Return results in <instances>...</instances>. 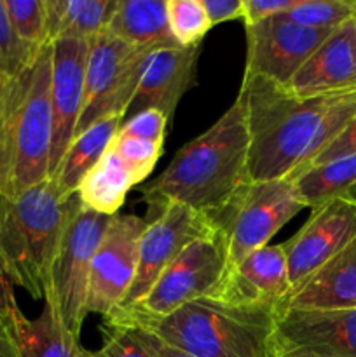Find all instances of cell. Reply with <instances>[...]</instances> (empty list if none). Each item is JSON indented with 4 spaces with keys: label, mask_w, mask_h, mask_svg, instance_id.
<instances>
[{
    "label": "cell",
    "mask_w": 356,
    "mask_h": 357,
    "mask_svg": "<svg viewBox=\"0 0 356 357\" xmlns=\"http://www.w3.org/2000/svg\"><path fill=\"white\" fill-rule=\"evenodd\" d=\"M250 181L285 180L309 166L356 117V91L299 98L262 77H243Z\"/></svg>",
    "instance_id": "6da1fadb"
},
{
    "label": "cell",
    "mask_w": 356,
    "mask_h": 357,
    "mask_svg": "<svg viewBox=\"0 0 356 357\" xmlns=\"http://www.w3.org/2000/svg\"><path fill=\"white\" fill-rule=\"evenodd\" d=\"M248 146L244 108L236 98L212 128L178 150L159 176L138 185L149 215H156L168 202H180L206 215L215 213L250 181Z\"/></svg>",
    "instance_id": "7a4b0ae2"
},
{
    "label": "cell",
    "mask_w": 356,
    "mask_h": 357,
    "mask_svg": "<svg viewBox=\"0 0 356 357\" xmlns=\"http://www.w3.org/2000/svg\"><path fill=\"white\" fill-rule=\"evenodd\" d=\"M52 42L0 79V197L49 180L52 145Z\"/></svg>",
    "instance_id": "3957f363"
},
{
    "label": "cell",
    "mask_w": 356,
    "mask_h": 357,
    "mask_svg": "<svg viewBox=\"0 0 356 357\" xmlns=\"http://www.w3.org/2000/svg\"><path fill=\"white\" fill-rule=\"evenodd\" d=\"M103 321L142 328L194 357H274L272 309H248L201 296L163 317L114 312Z\"/></svg>",
    "instance_id": "277c9868"
},
{
    "label": "cell",
    "mask_w": 356,
    "mask_h": 357,
    "mask_svg": "<svg viewBox=\"0 0 356 357\" xmlns=\"http://www.w3.org/2000/svg\"><path fill=\"white\" fill-rule=\"evenodd\" d=\"M79 199L59 197L45 180L0 206V272L34 300H45L52 261Z\"/></svg>",
    "instance_id": "5b68a950"
},
{
    "label": "cell",
    "mask_w": 356,
    "mask_h": 357,
    "mask_svg": "<svg viewBox=\"0 0 356 357\" xmlns=\"http://www.w3.org/2000/svg\"><path fill=\"white\" fill-rule=\"evenodd\" d=\"M304 209L290 178L248 181L209 215L225 248V271L267 246L271 237Z\"/></svg>",
    "instance_id": "8992f818"
},
{
    "label": "cell",
    "mask_w": 356,
    "mask_h": 357,
    "mask_svg": "<svg viewBox=\"0 0 356 357\" xmlns=\"http://www.w3.org/2000/svg\"><path fill=\"white\" fill-rule=\"evenodd\" d=\"M150 52L152 49L133 47L107 30L89 40L86 93L75 136L107 115L126 117Z\"/></svg>",
    "instance_id": "52a82bcc"
},
{
    "label": "cell",
    "mask_w": 356,
    "mask_h": 357,
    "mask_svg": "<svg viewBox=\"0 0 356 357\" xmlns=\"http://www.w3.org/2000/svg\"><path fill=\"white\" fill-rule=\"evenodd\" d=\"M110 220L112 216L100 215L79 204L66 223L52 261L49 291L44 302L51 303L66 330L75 338L80 337L87 316L91 261Z\"/></svg>",
    "instance_id": "ba28073f"
},
{
    "label": "cell",
    "mask_w": 356,
    "mask_h": 357,
    "mask_svg": "<svg viewBox=\"0 0 356 357\" xmlns=\"http://www.w3.org/2000/svg\"><path fill=\"white\" fill-rule=\"evenodd\" d=\"M149 216L150 223L140 239L135 279L117 310H128L136 305L188 244L216 236L215 223L209 215L180 202H168L156 215Z\"/></svg>",
    "instance_id": "9c48e42d"
},
{
    "label": "cell",
    "mask_w": 356,
    "mask_h": 357,
    "mask_svg": "<svg viewBox=\"0 0 356 357\" xmlns=\"http://www.w3.org/2000/svg\"><path fill=\"white\" fill-rule=\"evenodd\" d=\"M225 264V248L218 234L209 239L195 241L168 265L136 305L115 312L143 317L168 316L192 300L208 296L222 279Z\"/></svg>",
    "instance_id": "30bf717a"
},
{
    "label": "cell",
    "mask_w": 356,
    "mask_h": 357,
    "mask_svg": "<svg viewBox=\"0 0 356 357\" xmlns=\"http://www.w3.org/2000/svg\"><path fill=\"white\" fill-rule=\"evenodd\" d=\"M150 216H112L91 261L86 314L110 316L124 302L133 284L138 248Z\"/></svg>",
    "instance_id": "8fae6325"
},
{
    "label": "cell",
    "mask_w": 356,
    "mask_h": 357,
    "mask_svg": "<svg viewBox=\"0 0 356 357\" xmlns=\"http://www.w3.org/2000/svg\"><path fill=\"white\" fill-rule=\"evenodd\" d=\"M244 28L246 63L243 77H262L285 87L332 31L300 26L283 14Z\"/></svg>",
    "instance_id": "7c38bea8"
},
{
    "label": "cell",
    "mask_w": 356,
    "mask_h": 357,
    "mask_svg": "<svg viewBox=\"0 0 356 357\" xmlns=\"http://www.w3.org/2000/svg\"><path fill=\"white\" fill-rule=\"evenodd\" d=\"M356 239V199H339L311 209L302 229L281 243L290 293ZM288 293V295H290Z\"/></svg>",
    "instance_id": "4fadbf2b"
},
{
    "label": "cell",
    "mask_w": 356,
    "mask_h": 357,
    "mask_svg": "<svg viewBox=\"0 0 356 357\" xmlns=\"http://www.w3.org/2000/svg\"><path fill=\"white\" fill-rule=\"evenodd\" d=\"M89 42L58 38L52 42V145L49 160V180L58 169L59 160L75 138L77 122L84 107L86 63Z\"/></svg>",
    "instance_id": "5bb4252c"
},
{
    "label": "cell",
    "mask_w": 356,
    "mask_h": 357,
    "mask_svg": "<svg viewBox=\"0 0 356 357\" xmlns=\"http://www.w3.org/2000/svg\"><path fill=\"white\" fill-rule=\"evenodd\" d=\"M274 351L356 357V309L286 310L276 316Z\"/></svg>",
    "instance_id": "9a60e30c"
},
{
    "label": "cell",
    "mask_w": 356,
    "mask_h": 357,
    "mask_svg": "<svg viewBox=\"0 0 356 357\" xmlns=\"http://www.w3.org/2000/svg\"><path fill=\"white\" fill-rule=\"evenodd\" d=\"M288 293L285 251L281 244H267L227 268L208 296L229 305L276 310Z\"/></svg>",
    "instance_id": "2e32d148"
},
{
    "label": "cell",
    "mask_w": 356,
    "mask_h": 357,
    "mask_svg": "<svg viewBox=\"0 0 356 357\" xmlns=\"http://www.w3.org/2000/svg\"><path fill=\"white\" fill-rule=\"evenodd\" d=\"M199 52L201 45L150 52L128 114L133 117L143 110H159L171 124L180 100L195 84Z\"/></svg>",
    "instance_id": "e0dca14e"
},
{
    "label": "cell",
    "mask_w": 356,
    "mask_h": 357,
    "mask_svg": "<svg viewBox=\"0 0 356 357\" xmlns=\"http://www.w3.org/2000/svg\"><path fill=\"white\" fill-rule=\"evenodd\" d=\"M286 89L299 98L356 91L355 17L330 31L293 75Z\"/></svg>",
    "instance_id": "ac0fdd59"
},
{
    "label": "cell",
    "mask_w": 356,
    "mask_h": 357,
    "mask_svg": "<svg viewBox=\"0 0 356 357\" xmlns=\"http://www.w3.org/2000/svg\"><path fill=\"white\" fill-rule=\"evenodd\" d=\"M334 309H356V239L293 289L276 316L286 310Z\"/></svg>",
    "instance_id": "d6986e66"
},
{
    "label": "cell",
    "mask_w": 356,
    "mask_h": 357,
    "mask_svg": "<svg viewBox=\"0 0 356 357\" xmlns=\"http://www.w3.org/2000/svg\"><path fill=\"white\" fill-rule=\"evenodd\" d=\"M105 30L138 49L180 47L171 35L166 0H114Z\"/></svg>",
    "instance_id": "ffe728a7"
},
{
    "label": "cell",
    "mask_w": 356,
    "mask_h": 357,
    "mask_svg": "<svg viewBox=\"0 0 356 357\" xmlns=\"http://www.w3.org/2000/svg\"><path fill=\"white\" fill-rule=\"evenodd\" d=\"M122 122V115H107L72 139L65 155L59 160L58 169L51 178L59 197L70 199L75 195L80 181L100 162L110 143L114 142Z\"/></svg>",
    "instance_id": "44dd1931"
},
{
    "label": "cell",
    "mask_w": 356,
    "mask_h": 357,
    "mask_svg": "<svg viewBox=\"0 0 356 357\" xmlns=\"http://www.w3.org/2000/svg\"><path fill=\"white\" fill-rule=\"evenodd\" d=\"M20 357H84L86 349L73 337L49 302L40 316L28 319L17 307L10 314Z\"/></svg>",
    "instance_id": "7402d4cb"
},
{
    "label": "cell",
    "mask_w": 356,
    "mask_h": 357,
    "mask_svg": "<svg viewBox=\"0 0 356 357\" xmlns=\"http://www.w3.org/2000/svg\"><path fill=\"white\" fill-rule=\"evenodd\" d=\"M290 180L304 208L316 209L339 199H356V153L307 166Z\"/></svg>",
    "instance_id": "603a6c76"
},
{
    "label": "cell",
    "mask_w": 356,
    "mask_h": 357,
    "mask_svg": "<svg viewBox=\"0 0 356 357\" xmlns=\"http://www.w3.org/2000/svg\"><path fill=\"white\" fill-rule=\"evenodd\" d=\"M133 187V176L108 146L100 162L80 181L75 195L82 208L105 216H115L119 215V209Z\"/></svg>",
    "instance_id": "cb8c5ba5"
},
{
    "label": "cell",
    "mask_w": 356,
    "mask_h": 357,
    "mask_svg": "<svg viewBox=\"0 0 356 357\" xmlns=\"http://www.w3.org/2000/svg\"><path fill=\"white\" fill-rule=\"evenodd\" d=\"M114 0H45L47 40H93L105 30Z\"/></svg>",
    "instance_id": "d4e9b609"
},
{
    "label": "cell",
    "mask_w": 356,
    "mask_h": 357,
    "mask_svg": "<svg viewBox=\"0 0 356 357\" xmlns=\"http://www.w3.org/2000/svg\"><path fill=\"white\" fill-rule=\"evenodd\" d=\"M283 16L313 30H335L356 16L355 0H295Z\"/></svg>",
    "instance_id": "484cf974"
},
{
    "label": "cell",
    "mask_w": 356,
    "mask_h": 357,
    "mask_svg": "<svg viewBox=\"0 0 356 357\" xmlns=\"http://www.w3.org/2000/svg\"><path fill=\"white\" fill-rule=\"evenodd\" d=\"M166 9L171 35L180 47L201 45L213 28L201 0H166Z\"/></svg>",
    "instance_id": "4316f807"
},
{
    "label": "cell",
    "mask_w": 356,
    "mask_h": 357,
    "mask_svg": "<svg viewBox=\"0 0 356 357\" xmlns=\"http://www.w3.org/2000/svg\"><path fill=\"white\" fill-rule=\"evenodd\" d=\"M7 14L24 47L35 51L47 44L45 0H6Z\"/></svg>",
    "instance_id": "83f0119b"
},
{
    "label": "cell",
    "mask_w": 356,
    "mask_h": 357,
    "mask_svg": "<svg viewBox=\"0 0 356 357\" xmlns=\"http://www.w3.org/2000/svg\"><path fill=\"white\" fill-rule=\"evenodd\" d=\"M164 143H154L147 142V139H136V138H122V136H115L114 142L110 143V149L114 150L115 155L121 159L126 169L135 180V185H142L152 173L154 166L159 160L161 153H163Z\"/></svg>",
    "instance_id": "f1b7e54d"
},
{
    "label": "cell",
    "mask_w": 356,
    "mask_h": 357,
    "mask_svg": "<svg viewBox=\"0 0 356 357\" xmlns=\"http://www.w3.org/2000/svg\"><path fill=\"white\" fill-rule=\"evenodd\" d=\"M101 335V347L96 352L84 351V357H156L135 328L103 321Z\"/></svg>",
    "instance_id": "f546056e"
},
{
    "label": "cell",
    "mask_w": 356,
    "mask_h": 357,
    "mask_svg": "<svg viewBox=\"0 0 356 357\" xmlns=\"http://www.w3.org/2000/svg\"><path fill=\"white\" fill-rule=\"evenodd\" d=\"M31 52L34 51L24 47L17 38L7 14L6 0H0V79L16 73L30 58Z\"/></svg>",
    "instance_id": "4dcf8cb0"
},
{
    "label": "cell",
    "mask_w": 356,
    "mask_h": 357,
    "mask_svg": "<svg viewBox=\"0 0 356 357\" xmlns=\"http://www.w3.org/2000/svg\"><path fill=\"white\" fill-rule=\"evenodd\" d=\"M168 126H170V122L159 110H143L122 122L117 131V136L164 143Z\"/></svg>",
    "instance_id": "1f68e13d"
},
{
    "label": "cell",
    "mask_w": 356,
    "mask_h": 357,
    "mask_svg": "<svg viewBox=\"0 0 356 357\" xmlns=\"http://www.w3.org/2000/svg\"><path fill=\"white\" fill-rule=\"evenodd\" d=\"M295 0H243L244 26L288 13Z\"/></svg>",
    "instance_id": "d6a6232c"
},
{
    "label": "cell",
    "mask_w": 356,
    "mask_h": 357,
    "mask_svg": "<svg viewBox=\"0 0 356 357\" xmlns=\"http://www.w3.org/2000/svg\"><path fill=\"white\" fill-rule=\"evenodd\" d=\"M356 153V117L348 124V128L309 164V166H318V164L330 162V160L341 159V157L353 155Z\"/></svg>",
    "instance_id": "836d02e7"
},
{
    "label": "cell",
    "mask_w": 356,
    "mask_h": 357,
    "mask_svg": "<svg viewBox=\"0 0 356 357\" xmlns=\"http://www.w3.org/2000/svg\"><path fill=\"white\" fill-rule=\"evenodd\" d=\"M212 26L223 21L243 20V0H201Z\"/></svg>",
    "instance_id": "e575fe53"
},
{
    "label": "cell",
    "mask_w": 356,
    "mask_h": 357,
    "mask_svg": "<svg viewBox=\"0 0 356 357\" xmlns=\"http://www.w3.org/2000/svg\"><path fill=\"white\" fill-rule=\"evenodd\" d=\"M126 326H128V324H126ZM131 328H135V330L138 331V335L142 337V340L149 345L150 351L156 354V357H194V356L187 354V352L180 351V349L171 347V345H168L166 342H163L161 338H157L156 335L149 333V331L142 330V328H136V326H131Z\"/></svg>",
    "instance_id": "d590c367"
},
{
    "label": "cell",
    "mask_w": 356,
    "mask_h": 357,
    "mask_svg": "<svg viewBox=\"0 0 356 357\" xmlns=\"http://www.w3.org/2000/svg\"><path fill=\"white\" fill-rule=\"evenodd\" d=\"M0 357H20L10 316L6 314H0Z\"/></svg>",
    "instance_id": "8d00e7d4"
},
{
    "label": "cell",
    "mask_w": 356,
    "mask_h": 357,
    "mask_svg": "<svg viewBox=\"0 0 356 357\" xmlns=\"http://www.w3.org/2000/svg\"><path fill=\"white\" fill-rule=\"evenodd\" d=\"M16 309L17 303L16 298H14L13 284H10V282L3 278L2 272H0V314L10 316Z\"/></svg>",
    "instance_id": "74e56055"
},
{
    "label": "cell",
    "mask_w": 356,
    "mask_h": 357,
    "mask_svg": "<svg viewBox=\"0 0 356 357\" xmlns=\"http://www.w3.org/2000/svg\"><path fill=\"white\" fill-rule=\"evenodd\" d=\"M274 357H318V356L306 354V352H281V351H274Z\"/></svg>",
    "instance_id": "f35d334b"
},
{
    "label": "cell",
    "mask_w": 356,
    "mask_h": 357,
    "mask_svg": "<svg viewBox=\"0 0 356 357\" xmlns=\"http://www.w3.org/2000/svg\"><path fill=\"white\" fill-rule=\"evenodd\" d=\"M355 47H356V16H355Z\"/></svg>",
    "instance_id": "ab89813d"
},
{
    "label": "cell",
    "mask_w": 356,
    "mask_h": 357,
    "mask_svg": "<svg viewBox=\"0 0 356 357\" xmlns=\"http://www.w3.org/2000/svg\"><path fill=\"white\" fill-rule=\"evenodd\" d=\"M2 202H3V197H0V206H2Z\"/></svg>",
    "instance_id": "60d3db41"
},
{
    "label": "cell",
    "mask_w": 356,
    "mask_h": 357,
    "mask_svg": "<svg viewBox=\"0 0 356 357\" xmlns=\"http://www.w3.org/2000/svg\"><path fill=\"white\" fill-rule=\"evenodd\" d=\"M355 2H356V0H355Z\"/></svg>",
    "instance_id": "b9f144b4"
}]
</instances>
